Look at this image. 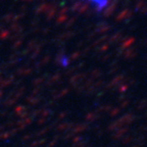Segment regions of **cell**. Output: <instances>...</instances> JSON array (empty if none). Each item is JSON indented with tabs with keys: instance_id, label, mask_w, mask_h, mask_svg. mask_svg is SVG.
Wrapping results in <instances>:
<instances>
[{
	"instance_id": "obj_1",
	"label": "cell",
	"mask_w": 147,
	"mask_h": 147,
	"mask_svg": "<svg viewBox=\"0 0 147 147\" xmlns=\"http://www.w3.org/2000/svg\"><path fill=\"white\" fill-rule=\"evenodd\" d=\"M93 6H95L98 10L104 9L108 4V0H87Z\"/></svg>"
}]
</instances>
